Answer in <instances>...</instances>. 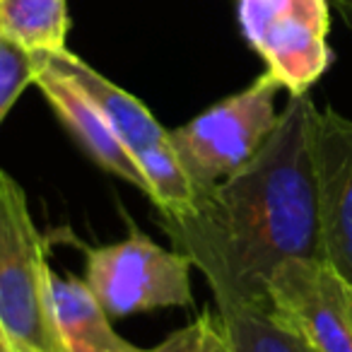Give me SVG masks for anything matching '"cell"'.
Segmentation results:
<instances>
[{"mask_svg": "<svg viewBox=\"0 0 352 352\" xmlns=\"http://www.w3.org/2000/svg\"><path fill=\"white\" fill-rule=\"evenodd\" d=\"M34 56V54H32ZM34 82L54 113L60 118L68 133L85 147L89 157L97 162L102 169L116 174L118 179L133 184L135 188L147 193L145 176H142L140 166L135 164L123 142L116 138V133L109 128V123L102 118V113L89 104V99L70 82L65 75L46 65L34 56Z\"/></svg>", "mask_w": 352, "mask_h": 352, "instance_id": "ba28073f", "label": "cell"}, {"mask_svg": "<svg viewBox=\"0 0 352 352\" xmlns=\"http://www.w3.org/2000/svg\"><path fill=\"white\" fill-rule=\"evenodd\" d=\"M265 309L311 352H352V283L326 261H285L268 280Z\"/></svg>", "mask_w": 352, "mask_h": 352, "instance_id": "8992f818", "label": "cell"}, {"mask_svg": "<svg viewBox=\"0 0 352 352\" xmlns=\"http://www.w3.org/2000/svg\"><path fill=\"white\" fill-rule=\"evenodd\" d=\"M68 0H0V36L30 54L65 49Z\"/></svg>", "mask_w": 352, "mask_h": 352, "instance_id": "8fae6325", "label": "cell"}, {"mask_svg": "<svg viewBox=\"0 0 352 352\" xmlns=\"http://www.w3.org/2000/svg\"><path fill=\"white\" fill-rule=\"evenodd\" d=\"M34 56L0 36V123L17 104L20 94L34 82Z\"/></svg>", "mask_w": 352, "mask_h": 352, "instance_id": "5bb4252c", "label": "cell"}, {"mask_svg": "<svg viewBox=\"0 0 352 352\" xmlns=\"http://www.w3.org/2000/svg\"><path fill=\"white\" fill-rule=\"evenodd\" d=\"M280 89L278 80L263 73L246 89L169 131L171 145L201 196L261 150L278 123L275 99Z\"/></svg>", "mask_w": 352, "mask_h": 352, "instance_id": "3957f363", "label": "cell"}, {"mask_svg": "<svg viewBox=\"0 0 352 352\" xmlns=\"http://www.w3.org/2000/svg\"><path fill=\"white\" fill-rule=\"evenodd\" d=\"M51 273L25 188L0 169V331L12 352H63L51 318Z\"/></svg>", "mask_w": 352, "mask_h": 352, "instance_id": "7a4b0ae2", "label": "cell"}, {"mask_svg": "<svg viewBox=\"0 0 352 352\" xmlns=\"http://www.w3.org/2000/svg\"><path fill=\"white\" fill-rule=\"evenodd\" d=\"M239 25L289 97L307 94L333 60L328 0H239Z\"/></svg>", "mask_w": 352, "mask_h": 352, "instance_id": "5b68a950", "label": "cell"}, {"mask_svg": "<svg viewBox=\"0 0 352 352\" xmlns=\"http://www.w3.org/2000/svg\"><path fill=\"white\" fill-rule=\"evenodd\" d=\"M145 352H234L217 311H203L196 321L171 333L166 340Z\"/></svg>", "mask_w": 352, "mask_h": 352, "instance_id": "4fadbf2b", "label": "cell"}, {"mask_svg": "<svg viewBox=\"0 0 352 352\" xmlns=\"http://www.w3.org/2000/svg\"><path fill=\"white\" fill-rule=\"evenodd\" d=\"M0 352H12L10 342H8V338H6V333H3V331H0Z\"/></svg>", "mask_w": 352, "mask_h": 352, "instance_id": "2e32d148", "label": "cell"}, {"mask_svg": "<svg viewBox=\"0 0 352 352\" xmlns=\"http://www.w3.org/2000/svg\"><path fill=\"white\" fill-rule=\"evenodd\" d=\"M191 258L133 232L118 244L87 251L85 283L111 318L193 304Z\"/></svg>", "mask_w": 352, "mask_h": 352, "instance_id": "277c9868", "label": "cell"}, {"mask_svg": "<svg viewBox=\"0 0 352 352\" xmlns=\"http://www.w3.org/2000/svg\"><path fill=\"white\" fill-rule=\"evenodd\" d=\"M328 3L336 8L338 15L342 17V22L352 30V0H328Z\"/></svg>", "mask_w": 352, "mask_h": 352, "instance_id": "9a60e30c", "label": "cell"}, {"mask_svg": "<svg viewBox=\"0 0 352 352\" xmlns=\"http://www.w3.org/2000/svg\"><path fill=\"white\" fill-rule=\"evenodd\" d=\"M34 56L54 70H58L60 75H65L89 99V104L102 113V118L116 133V138L123 142L133 160L169 140V131L152 116V111L140 99H135L109 78H104L102 73H97L80 56L70 54L68 49Z\"/></svg>", "mask_w": 352, "mask_h": 352, "instance_id": "9c48e42d", "label": "cell"}, {"mask_svg": "<svg viewBox=\"0 0 352 352\" xmlns=\"http://www.w3.org/2000/svg\"><path fill=\"white\" fill-rule=\"evenodd\" d=\"M212 299L234 352H311L292 333L278 326L265 307L241 302L225 292H212Z\"/></svg>", "mask_w": 352, "mask_h": 352, "instance_id": "7c38bea8", "label": "cell"}, {"mask_svg": "<svg viewBox=\"0 0 352 352\" xmlns=\"http://www.w3.org/2000/svg\"><path fill=\"white\" fill-rule=\"evenodd\" d=\"M323 261L352 283V118L316 109L311 126Z\"/></svg>", "mask_w": 352, "mask_h": 352, "instance_id": "52a82bcc", "label": "cell"}, {"mask_svg": "<svg viewBox=\"0 0 352 352\" xmlns=\"http://www.w3.org/2000/svg\"><path fill=\"white\" fill-rule=\"evenodd\" d=\"M316 104L289 97L273 133L244 166L208 188L193 215L162 217L210 292L265 307L273 273L289 258L323 261L311 126Z\"/></svg>", "mask_w": 352, "mask_h": 352, "instance_id": "6da1fadb", "label": "cell"}, {"mask_svg": "<svg viewBox=\"0 0 352 352\" xmlns=\"http://www.w3.org/2000/svg\"><path fill=\"white\" fill-rule=\"evenodd\" d=\"M49 304L63 352H145L123 340L85 280L51 273Z\"/></svg>", "mask_w": 352, "mask_h": 352, "instance_id": "30bf717a", "label": "cell"}]
</instances>
